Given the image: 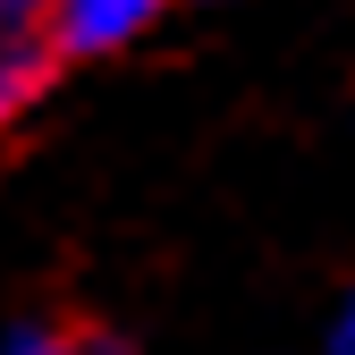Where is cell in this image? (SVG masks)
I'll return each mask as SVG.
<instances>
[{
  "label": "cell",
  "mask_w": 355,
  "mask_h": 355,
  "mask_svg": "<svg viewBox=\"0 0 355 355\" xmlns=\"http://www.w3.org/2000/svg\"><path fill=\"white\" fill-rule=\"evenodd\" d=\"M0 355H76V347H68L60 330H17V338L0 347Z\"/></svg>",
  "instance_id": "277c9868"
},
{
  "label": "cell",
  "mask_w": 355,
  "mask_h": 355,
  "mask_svg": "<svg viewBox=\"0 0 355 355\" xmlns=\"http://www.w3.org/2000/svg\"><path fill=\"white\" fill-rule=\"evenodd\" d=\"M169 0H51V51L60 60H102L127 51Z\"/></svg>",
  "instance_id": "6da1fadb"
},
{
  "label": "cell",
  "mask_w": 355,
  "mask_h": 355,
  "mask_svg": "<svg viewBox=\"0 0 355 355\" xmlns=\"http://www.w3.org/2000/svg\"><path fill=\"white\" fill-rule=\"evenodd\" d=\"M42 76H51V42H0V127L42 94Z\"/></svg>",
  "instance_id": "7a4b0ae2"
},
{
  "label": "cell",
  "mask_w": 355,
  "mask_h": 355,
  "mask_svg": "<svg viewBox=\"0 0 355 355\" xmlns=\"http://www.w3.org/2000/svg\"><path fill=\"white\" fill-rule=\"evenodd\" d=\"M330 355H355V304L338 313V330H330Z\"/></svg>",
  "instance_id": "5b68a950"
},
{
  "label": "cell",
  "mask_w": 355,
  "mask_h": 355,
  "mask_svg": "<svg viewBox=\"0 0 355 355\" xmlns=\"http://www.w3.org/2000/svg\"><path fill=\"white\" fill-rule=\"evenodd\" d=\"M0 42H51V0H0Z\"/></svg>",
  "instance_id": "3957f363"
}]
</instances>
